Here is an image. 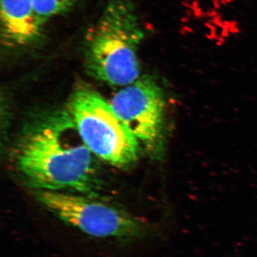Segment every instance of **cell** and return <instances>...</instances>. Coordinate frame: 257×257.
<instances>
[{
  "mask_svg": "<svg viewBox=\"0 0 257 257\" xmlns=\"http://www.w3.org/2000/svg\"><path fill=\"white\" fill-rule=\"evenodd\" d=\"M12 156L16 172L35 190L99 198L101 182L95 156L67 109L50 111L30 121Z\"/></svg>",
  "mask_w": 257,
  "mask_h": 257,
  "instance_id": "6da1fadb",
  "label": "cell"
},
{
  "mask_svg": "<svg viewBox=\"0 0 257 257\" xmlns=\"http://www.w3.org/2000/svg\"><path fill=\"white\" fill-rule=\"evenodd\" d=\"M145 33L132 0H107L102 14L88 30L85 63L89 74L113 86L139 79L138 49Z\"/></svg>",
  "mask_w": 257,
  "mask_h": 257,
  "instance_id": "7a4b0ae2",
  "label": "cell"
},
{
  "mask_svg": "<svg viewBox=\"0 0 257 257\" xmlns=\"http://www.w3.org/2000/svg\"><path fill=\"white\" fill-rule=\"evenodd\" d=\"M37 202L59 220L96 239L132 243L147 237L146 221L114 204L74 193L35 190Z\"/></svg>",
  "mask_w": 257,
  "mask_h": 257,
  "instance_id": "3957f363",
  "label": "cell"
},
{
  "mask_svg": "<svg viewBox=\"0 0 257 257\" xmlns=\"http://www.w3.org/2000/svg\"><path fill=\"white\" fill-rule=\"evenodd\" d=\"M67 110L94 156L119 168L138 160L140 145L113 110L111 104L90 88H79Z\"/></svg>",
  "mask_w": 257,
  "mask_h": 257,
  "instance_id": "277c9868",
  "label": "cell"
},
{
  "mask_svg": "<svg viewBox=\"0 0 257 257\" xmlns=\"http://www.w3.org/2000/svg\"><path fill=\"white\" fill-rule=\"evenodd\" d=\"M109 104L128 131L150 151L163 144L165 100L163 92L153 79H138L116 93Z\"/></svg>",
  "mask_w": 257,
  "mask_h": 257,
  "instance_id": "5b68a950",
  "label": "cell"
},
{
  "mask_svg": "<svg viewBox=\"0 0 257 257\" xmlns=\"http://www.w3.org/2000/svg\"><path fill=\"white\" fill-rule=\"evenodd\" d=\"M46 22L35 11L32 0H1L0 30L5 46H27L42 36Z\"/></svg>",
  "mask_w": 257,
  "mask_h": 257,
  "instance_id": "8992f818",
  "label": "cell"
},
{
  "mask_svg": "<svg viewBox=\"0 0 257 257\" xmlns=\"http://www.w3.org/2000/svg\"><path fill=\"white\" fill-rule=\"evenodd\" d=\"M78 0H32L37 14L46 22L49 19L64 14L74 8Z\"/></svg>",
  "mask_w": 257,
  "mask_h": 257,
  "instance_id": "52a82bcc",
  "label": "cell"
}]
</instances>
